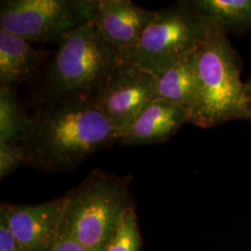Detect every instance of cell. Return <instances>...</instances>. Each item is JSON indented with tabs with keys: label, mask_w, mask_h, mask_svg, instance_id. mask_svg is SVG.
<instances>
[{
	"label": "cell",
	"mask_w": 251,
	"mask_h": 251,
	"mask_svg": "<svg viewBox=\"0 0 251 251\" xmlns=\"http://www.w3.org/2000/svg\"><path fill=\"white\" fill-rule=\"evenodd\" d=\"M118 143L117 129L95 101L73 97L39 110L21 144L25 164L58 172L72 170L93 153Z\"/></svg>",
	"instance_id": "1"
},
{
	"label": "cell",
	"mask_w": 251,
	"mask_h": 251,
	"mask_svg": "<svg viewBox=\"0 0 251 251\" xmlns=\"http://www.w3.org/2000/svg\"><path fill=\"white\" fill-rule=\"evenodd\" d=\"M193 64L196 94L189 123L207 128L233 120L251 121L242 61L225 34L214 28L193 53Z\"/></svg>",
	"instance_id": "2"
},
{
	"label": "cell",
	"mask_w": 251,
	"mask_h": 251,
	"mask_svg": "<svg viewBox=\"0 0 251 251\" xmlns=\"http://www.w3.org/2000/svg\"><path fill=\"white\" fill-rule=\"evenodd\" d=\"M121 62L93 21L64 35L43 84V101L52 104L73 97L94 100Z\"/></svg>",
	"instance_id": "3"
},
{
	"label": "cell",
	"mask_w": 251,
	"mask_h": 251,
	"mask_svg": "<svg viewBox=\"0 0 251 251\" xmlns=\"http://www.w3.org/2000/svg\"><path fill=\"white\" fill-rule=\"evenodd\" d=\"M131 177L100 170L66 193L60 233L96 251H105L126 211L134 205Z\"/></svg>",
	"instance_id": "4"
},
{
	"label": "cell",
	"mask_w": 251,
	"mask_h": 251,
	"mask_svg": "<svg viewBox=\"0 0 251 251\" xmlns=\"http://www.w3.org/2000/svg\"><path fill=\"white\" fill-rule=\"evenodd\" d=\"M213 30L189 1H180L155 10L139 42L119 54L157 76L194 53Z\"/></svg>",
	"instance_id": "5"
},
{
	"label": "cell",
	"mask_w": 251,
	"mask_h": 251,
	"mask_svg": "<svg viewBox=\"0 0 251 251\" xmlns=\"http://www.w3.org/2000/svg\"><path fill=\"white\" fill-rule=\"evenodd\" d=\"M98 0H2L1 28L27 41H60L91 23Z\"/></svg>",
	"instance_id": "6"
},
{
	"label": "cell",
	"mask_w": 251,
	"mask_h": 251,
	"mask_svg": "<svg viewBox=\"0 0 251 251\" xmlns=\"http://www.w3.org/2000/svg\"><path fill=\"white\" fill-rule=\"evenodd\" d=\"M156 77L121 59L116 70L93 100L117 129L119 141L140 113L156 99Z\"/></svg>",
	"instance_id": "7"
},
{
	"label": "cell",
	"mask_w": 251,
	"mask_h": 251,
	"mask_svg": "<svg viewBox=\"0 0 251 251\" xmlns=\"http://www.w3.org/2000/svg\"><path fill=\"white\" fill-rule=\"evenodd\" d=\"M64 198L36 205L2 204V211L24 251H48L60 233Z\"/></svg>",
	"instance_id": "8"
},
{
	"label": "cell",
	"mask_w": 251,
	"mask_h": 251,
	"mask_svg": "<svg viewBox=\"0 0 251 251\" xmlns=\"http://www.w3.org/2000/svg\"><path fill=\"white\" fill-rule=\"evenodd\" d=\"M154 14L129 0H98L93 23L120 53L139 42Z\"/></svg>",
	"instance_id": "9"
},
{
	"label": "cell",
	"mask_w": 251,
	"mask_h": 251,
	"mask_svg": "<svg viewBox=\"0 0 251 251\" xmlns=\"http://www.w3.org/2000/svg\"><path fill=\"white\" fill-rule=\"evenodd\" d=\"M185 123H189V114L184 108L164 100H153L140 113L118 144L145 145L164 143L176 134Z\"/></svg>",
	"instance_id": "10"
},
{
	"label": "cell",
	"mask_w": 251,
	"mask_h": 251,
	"mask_svg": "<svg viewBox=\"0 0 251 251\" xmlns=\"http://www.w3.org/2000/svg\"><path fill=\"white\" fill-rule=\"evenodd\" d=\"M47 57V52L31 42L0 28L1 86L13 87L31 80Z\"/></svg>",
	"instance_id": "11"
},
{
	"label": "cell",
	"mask_w": 251,
	"mask_h": 251,
	"mask_svg": "<svg viewBox=\"0 0 251 251\" xmlns=\"http://www.w3.org/2000/svg\"><path fill=\"white\" fill-rule=\"evenodd\" d=\"M191 6L226 36L251 32V0H191Z\"/></svg>",
	"instance_id": "12"
},
{
	"label": "cell",
	"mask_w": 251,
	"mask_h": 251,
	"mask_svg": "<svg viewBox=\"0 0 251 251\" xmlns=\"http://www.w3.org/2000/svg\"><path fill=\"white\" fill-rule=\"evenodd\" d=\"M155 77L156 99L184 108L189 114L196 94L193 54Z\"/></svg>",
	"instance_id": "13"
},
{
	"label": "cell",
	"mask_w": 251,
	"mask_h": 251,
	"mask_svg": "<svg viewBox=\"0 0 251 251\" xmlns=\"http://www.w3.org/2000/svg\"><path fill=\"white\" fill-rule=\"evenodd\" d=\"M28 117L11 87H0V143L22 144L31 126Z\"/></svg>",
	"instance_id": "14"
},
{
	"label": "cell",
	"mask_w": 251,
	"mask_h": 251,
	"mask_svg": "<svg viewBox=\"0 0 251 251\" xmlns=\"http://www.w3.org/2000/svg\"><path fill=\"white\" fill-rule=\"evenodd\" d=\"M142 243L138 217L133 205L126 211L105 251H139Z\"/></svg>",
	"instance_id": "15"
},
{
	"label": "cell",
	"mask_w": 251,
	"mask_h": 251,
	"mask_svg": "<svg viewBox=\"0 0 251 251\" xmlns=\"http://www.w3.org/2000/svg\"><path fill=\"white\" fill-rule=\"evenodd\" d=\"M25 164V154L21 144L0 143V179L3 180Z\"/></svg>",
	"instance_id": "16"
},
{
	"label": "cell",
	"mask_w": 251,
	"mask_h": 251,
	"mask_svg": "<svg viewBox=\"0 0 251 251\" xmlns=\"http://www.w3.org/2000/svg\"><path fill=\"white\" fill-rule=\"evenodd\" d=\"M0 251H24L2 211H0Z\"/></svg>",
	"instance_id": "17"
},
{
	"label": "cell",
	"mask_w": 251,
	"mask_h": 251,
	"mask_svg": "<svg viewBox=\"0 0 251 251\" xmlns=\"http://www.w3.org/2000/svg\"><path fill=\"white\" fill-rule=\"evenodd\" d=\"M48 251H96L91 250L89 247L74 239L72 237L66 236L59 233L58 237L54 241L52 246Z\"/></svg>",
	"instance_id": "18"
},
{
	"label": "cell",
	"mask_w": 251,
	"mask_h": 251,
	"mask_svg": "<svg viewBox=\"0 0 251 251\" xmlns=\"http://www.w3.org/2000/svg\"><path fill=\"white\" fill-rule=\"evenodd\" d=\"M246 85V93H247V96L248 98L251 101V76L250 77V79L248 80L247 83H245Z\"/></svg>",
	"instance_id": "19"
}]
</instances>
